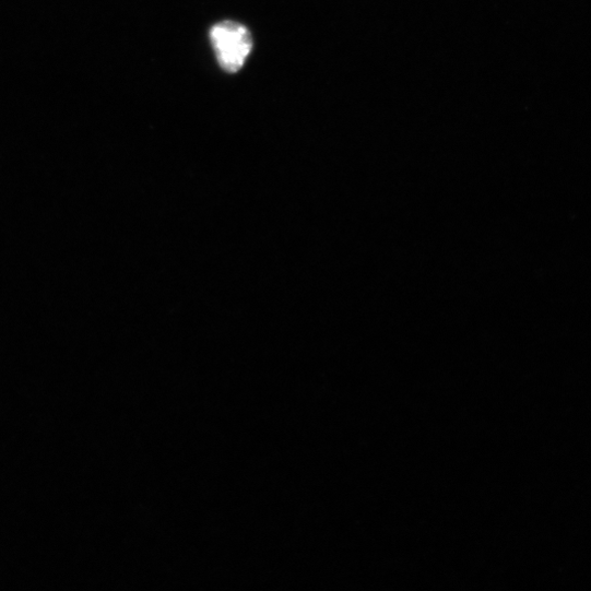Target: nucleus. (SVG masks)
<instances>
[{
	"mask_svg": "<svg viewBox=\"0 0 591 591\" xmlns=\"http://www.w3.org/2000/svg\"><path fill=\"white\" fill-rule=\"evenodd\" d=\"M210 36L221 68L231 74L239 72L253 47L247 27L234 22H223L211 29Z\"/></svg>",
	"mask_w": 591,
	"mask_h": 591,
	"instance_id": "nucleus-1",
	"label": "nucleus"
}]
</instances>
